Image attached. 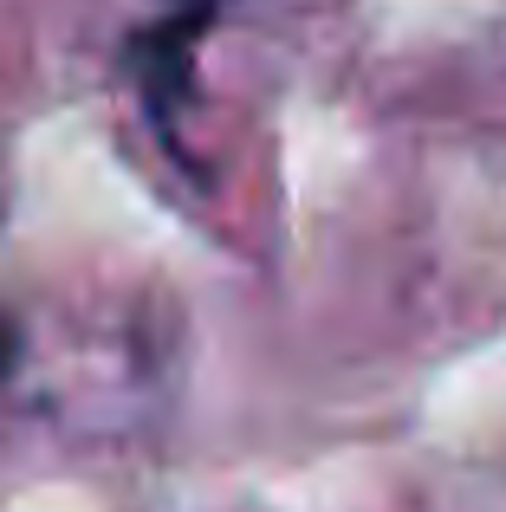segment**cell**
I'll use <instances>...</instances> for the list:
<instances>
[{
  "instance_id": "obj_1",
  "label": "cell",
  "mask_w": 506,
  "mask_h": 512,
  "mask_svg": "<svg viewBox=\"0 0 506 512\" xmlns=\"http://www.w3.org/2000/svg\"><path fill=\"white\" fill-rule=\"evenodd\" d=\"M215 7L221 0H176L156 26H143L130 39V78H137V98L150 111V124L163 130V143L182 156L176 143V117L189 111V91H195V46L202 33L215 26Z\"/></svg>"
}]
</instances>
